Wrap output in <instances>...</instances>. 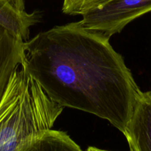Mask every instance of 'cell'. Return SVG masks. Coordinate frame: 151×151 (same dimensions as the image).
I'll use <instances>...</instances> for the list:
<instances>
[{
    "label": "cell",
    "mask_w": 151,
    "mask_h": 151,
    "mask_svg": "<svg viewBox=\"0 0 151 151\" xmlns=\"http://www.w3.org/2000/svg\"><path fill=\"white\" fill-rule=\"evenodd\" d=\"M109 39L79 22L56 26L25 41L23 66L56 103L123 133L142 91Z\"/></svg>",
    "instance_id": "obj_1"
},
{
    "label": "cell",
    "mask_w": 151,
    "mask_h": 151,
    "mask_svg": "<svg viewBox=\"0 0 151 151\" xmlns=\"http://www.w3.org/2000/svg\"><path fill=\"white\" fill-rule=\"evenodd\" d=\"M63 109L20 66L0 103V151H20L52 129Z\"/></svg>",
    "instance_id": "obj_2"
},
{
    "label": "cell",
    "mask_w": 151,
    "mask_h": 151,
    "mask_svg": "<svg viewBox=\"0 0 151 151\" xmlns=\"http://www.w3.org/2000/svg\"><path fill=\"white\" fill-rule=\"evenodd\" d=\"M151 12V0H112L102 8L82 15L84 28L100 31L110 38L134 19Z\"/></svg>",
    "instance_id": "obj_3"
},
{
    "label": "cell",
    "mask_w": 151,
    "mask_h": 151,
    "mask_svg": "<svg viewBox=\"0 0 151 151\" xmlns=\"http://www.w3.org/2000/svg\"><path fill=\"white\" fill-rule=\"evenodd\" d=\"M123 134L130 151H151V90L139 97Z\"/></svg>",
    "instance_id": "obj_4"
},
{
    "label": "cell",
    "mask_w": 151,
    "mask_h": 151,
    "mask_svg": "<svg viewBox=\"0 0 151 151\" xmlns=\"http://www.w3.org/2000/svg\"><path fill=\"white\" fill-rule=\"evenodd\" d=\"M25 42L20 37L0 25V103L13 73L25 64Z\"/></svg>",
    "instance_id": "obj_5"
},
{
    "label": "cell",
    "mask_w": 151,
    "mask_h": 151,
    "mask_svg": "<svg viewBox=\"0 0 151 151\" xmlns=\"http://www.w3.org/2000/svg\"><path fill=\"white\" fill-rule=\"evenodd\" d=\"M40 19L38 12L25 11L23 0H0V25L27 41L30 27Z\"/></svg>",
    "instance_id": "obj_6"
},
{
    "label": "cell",
    "mask_w": 151,
    "mask_h": 151,
    "mask_svg": "<svg viewBox=\"0 0 151 151\" xmlns=\"http://www.w3.org/2000/svg\"><path fill=\"white\" fill-rule=\"evenodd\" d=\"M20 151H83L67 134L50 129L34 139Z\"/></svg>",
    "instance_id": "obj_7"
},
{
    "label": "cell",
    "mask_w": 151,
    "mask_h": 151,
    "mask_svg": "<svg viewBox=\"0 0 151 151\" xmlns=\"http://www.w3.org/2000/svg\"><path fill=\"white\" fill-rule=\"evenodd\" d=\"M112 0H64L62 11L68 15H84L101 9Z\"/></svg>",
    "instance_id": "obj_8"
},
{
    "label": "cell",
    "mask_w": 151,
    "mask_h": 151,
    "mask_svg": "<svg viewBox=\"0 0 151 151\" xmlns=\"http://www.w3.org/2000/svg\"><path fill=\"white\" fill-rule=\"evenodd\" d=\"M87 151H110V150H104V149L98 148V147H89L88 148H87Z\"/></svg>",
    "instance_id": "obj_9"
}]
</instances>
